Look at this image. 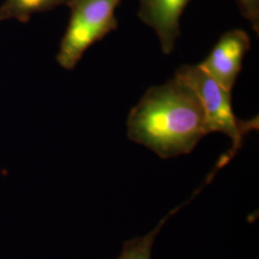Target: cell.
I'll use <instances>...</instances> for the list:
<instances>
[{
    "label": "cell",
    "instance_id": "8",
    "mask_svg": "<svg viewBox=\"0 0 259 259\" xmlns=\"http://www.w3.org/2000/svg\"><path fill=\"white\" fill-rule=\"evenodd\" d=\"M240 12L249 20L253 30L259 32V0H237Z\"/></svg>",
    "mask_w": 259,
    "mask_h": 259
},
{
    "label": "cell",
    "instance_id": "7",
    "mask_svg": "<svg viewBox=\"0 0 259 259\" xmlns=\"http://www.w3.org/2000/svg\"><path fill=\"white\" fill-rule=\"evenodd\" d=\"M194 197H192L188 202L173 209L171 212L168 213L166 216L158 223L157 228H155L152 232L146 234L145 236L136 237L131 240L126 241L123 245V250L121 251L119 257L116 259H151L152 248L160 229L163 227V225L172 215H174L178 210H180L185 204H188Z\"/></svg>",
    "mask_w": 259,
    "mask_h": 259
},
{
    "label": "cell",
    "instance_id": "5",
    "mask_svg": "<svg viewBox=\"0 0 259 259\" xmlns=\"http://www.w3.org/2000/svg\"><path fill=\"white\" fill-rule=\"evenodd\" d=\"M139 17L153 28L161 49L170 54L180 36V19L189 0H139Z\"/></svg>",
    "mask_w": 259,
    "mask_h": 259
},
{
    "label": "cell",
    "instance_id": "6",
    "mask_svg": "<svg viewBox=\"0 0 259 259\" xmlns=\"http://www.w3.org/2000/svg\"><path fill=\"white\" fill-rule=\"evenodd\" d=\"M68 0H4L0 6V20L17 19L28 22L34 14L53 10Z\"/></svg>",
    "mask_w": 259,
    "mask_h": 259
},
{
    "label": "cell",
    "instance_id": "2",
    "mask_svg": "<svg viewBox=\"0 0 259 259\" xmlns=\"http://www.w3.org/2000/svg\"><path fill=\"white\" fill-rule=\"evenodd\" d=\"M175 78L186 83L198 96L203 106L209 134L219 132L232 139V147L221 157L217 168L225 166L242 147L244 137L253 130L258 129V119L241 120L233 112L232 92L206 74L199 65H184L180 67Z\"/></svg>",
    "mask_w": 259,
    "mask_h": 259
},
{
    "label": "cell",
    "instance_id": "4",
    "mask_svg": "<svg viewBox=\"0 0 259 259\" xmlns=\"http://www.w3.org/2000/svg\"><path fill=\"white\" fill-rule=\"evenodd\" d=\"M250 47V37L245 31L232 30L220 37L210 54L198 65L224 89L232 92Z\"/></svg>",
    "mask_w": 259,
    "mask_h": 259
},
{
    "label": "cell",
    "instance_id": "3",
    "mask_svg": "<svg viewBox=\"0 0 259 259\" xmlns=\"http://www.w3.org/2000/svg\"><path fill=\"white\" fill-rule=\"evenodd\" d=\"M121 0H68L70 18L61 41L57 61L73 69L83 53L117 28L115 10Z\"/></svg>",
    "mask_w": 259,
    "mask_h": 259
},
{
    "label": "cell",
    "instance_id": "1",
    "mask_svg": "<svg viewBox=\"0 0 259 259\" xmlns=\"http://www.w3.org/2000/svg\"><path fill=\"white\" fill-rule=\"evenodd\" d=\"M208 134L198 96L177 78L148 90L127 120L129 139L164 159L189 154Z\"/></svg>",
    "mask_w": 259,
    "mask_h": 259
}]
</instances>
